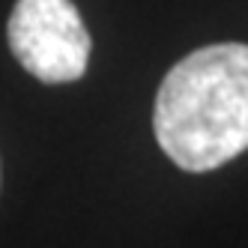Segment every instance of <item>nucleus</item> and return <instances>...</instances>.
Returning a JSON list of instances; mask_svg holds the SVG:
<instances>
[{
    "label": "nucleus",
    "mask_w": 248,
    "mask_h": 248,
    "mask_svg": "<svg viewBox=\"0 0 248 248\" xmlns=\"http://www.w3.org/2000/svg\"><path fill=\"white\" fill-rule=\"evenodd\" d=\"M6 36L15 60L42 84H72L87 72L93 42L72 0H18Z\"/></svg>",
    "instance_id": "obj_2"
},
{
    "label": "nucleus",
    "mask_w": 248,
    "mask_h": 248,
    "mask_svg": "<svg viewBox=\"0 0 248 248\" xmlns=\"http://www.w3.org/2000/svg\"><path fill=\"white\" fill-rule=\"evenodd\" d=\"M153 129L168 158L191 173L216 170L248 150V45L191 51L165 75Z\"/></svg>",
    "instance_id": "obj_1"
}]
</instances>
